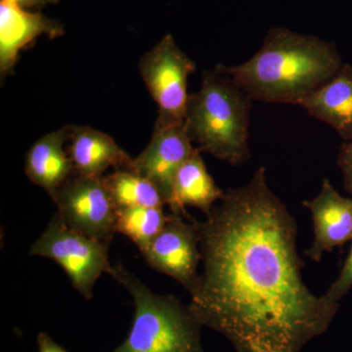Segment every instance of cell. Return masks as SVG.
Listing matches in <instances>:
<instances>
[{"mask_svg":"<svg viewBox=\"0 0 352 352\" xmlns=\"http://www.w3.org/2000/svg\"><path fill=\"white\" fill-rule=\"evenodd\" d=\"M194 222L204 268L189 307L203 327L237 352H300L328 330L339 305L303 281L295 217L271 191L264 166Z\"/></svg>","mask_w":352,"mask_h":352,"instance_id":"cell-1","label":"cell"},{"mask_svg":"<svg viewBox=\"0 0 352 352\" xmlns=\"http://www.w3.org/2000/svg\"><path fill=\"white\" fill-rule=\"evenodd\" d=\"M335 44L272 28L258 52L238 66L217 65L252 101L298 105L342 67Z\"/></svg>","mask_w":352,"mask_h":352,"instance_id":"cell-2","label":"cell"},{"mask_svg":"<svg viewBox=\"0 0 352 352\" xmlns=\"http://www.w3.org/2000/svg\"><path fill=\"white\" fill-rule=\"evenodd\" d=\"M252 99L230 76L204 72L201 89L190 94L185 126L200 151L233 166L251 157L249 148Z\"/></svg>","mask_w":352,"mask_h":352,"instance_id":"cell-3","label":"cell"},{"mask_svg":"<svg viewBox=\"0 0 352 352\" xmlns=\"http://www.w3.org/2000/svg\"><path fill=\"white\" fill-rule=\"evenodd\" d=\"M131 294L133 323L126 340L113 352H204L203 325L189 305L171 295H157L122 263L109 273Z\"/></svg>","mask_w":352,"mask_h":352,"instance_id":"cell-4","label":"cell"},{"mask_svg":"<svg viewBox=\"0 0 352 352\" xmlns=\"http://www.w3.org/2000/svg\"><path fill=\"white\" fill-rule=\"evenodd\" d=\"M109 247L106 243L76 232L54 214L41 237L32 244L29 256L56 261L68 275L74 288L83 298L91 300L97 280L112 270Z\"/></svg>","mask_w":352,"mask_h":352,"instance_id":"cell-5","label":"cell"},{"mask_svg":"<svg viewBox=\"0 0 352 352\" xmlns=\"http://www.w3.org/2000/svg\"><path fill=\"white\" fill-rule=\"evenodd\" d=\"M138 68L159 107L155 127L183 124L190 97L188 78L196 71V64L168 34L143 55Z\"/></svg>","mask_w":352,"mask_h":352,"instance_id":"cell-6","label":"cell"},{"mask_svg":"<svg viewBox=\"0 0 352 352\" xmlns=\"http://www.w3.org/2000/svg\"><path fill=\"white\" fill-rule=\"evenodd\" d=\"M56 214L69 228L111 245L116 234L117 207L102 177L74 175L50 197Z\"/></svg>","mask_w":352,"mask_h":352,"instance_id":"cell-7","label":"cell"},{"mask_svg":"<svg viewBox=\"0 0 352 352\" xmlns=\"http://www.w3.org/2000/svg\"><path fill=\"white\" fill-rule=\"evenodd\" d=\"M185 219L168 215L163 230L139 251L153 270L173 278L192 295L200 283V238L194 219Z\"/></svg>","mask_w":352,"mask_h":352,"instance_id":"cell-8","label":"cell"},{"mask_svg":"<svg viewBox=\"0 0 352 352\" xmlns=\"http://www.w3.org/2000/svg\"><path fill=\"white\" fill-rule=\"evenodd\" d=\"M185 122L173 126L155 127L151 141L139 156L133 159V173L151 182L170 206L173 186L178 168L193 155Z\"/></svg>","mask_w":352,"mask_h":352,"instance_id":"cell-9","label":"cell"},{"mask_svg":"<svg viewBox=\"0 0 352 352\" xmlns=\"http://www.w3.org/2000/svg\"><path fill=\"white\" fill-rule=\"evenodd\" d=\"M314 219V241L305 256L319 263L325 252L352 241V198L340 195L325 179L318 195L305 201Z\"/></svg>","mask_w":352,"mask_h":352,"instance_id":"cell-10","label":"cell"},{"mask_svg":"<svg viewBox=\"0 0 352 352\" xmlns=\"http://www.w3.org/2000/svg\"><path fill=\"white\" fill-rule=\"evenodd\" d=\"M64 34L63 25L41 13L1 0L0 2V76L2 80L12 73L19 53L46 36L53 39Z\"/></svg>","mask_w":352,"mask_h":352,"instance_id":"cell-11","label":"cell"},{"mask_svg":"<svg viewBox=\"0 0 352 352\" xmlns=\"http://www.w3.org/2000/svg\"><path fill=\"white\" fill-rule=\"evenodd\" d=\"M67 149L75 175L102 177L109 168L132 170L133 159L110 135L90 126H71Z\"/></svg>","mask_w":352,"mask_h":352,"instance_id":"cell-12","label":"cell"},{"mask_svg":"<svg viewBox=\"0 0 352 352\" xmlns=\"http://www.w3.org/2000/svg\"><path fill=\"white\" fill-rule=\"evenodd\" d=\"M71 126H65L38 139L25 157V173L30 182L50 197L75 175L67 144Z\"/></svg>","mask_w":352,"mask_h":352,"instance_id":"cell-13","label":"cell"},{"mask_svg":"<svg viewBox=\"0 0 352 352\" xmlns=\"http://www.w3.org/2000/svg\"><path fill=\"white\" fill-rule=\"evenodd\" d=\"M315 119L326 122L344 141L352 140V67L342 65L325 85L300 104Z\"/></svg>","mask_w":352,"mask_h":352,"instance_id":"cell-14","label":"cell"},{"mask_svg":"<svg viewBox=\"0 0 352 352\" xmlns=\"http://www.w3.org/2000/svg\"><path fill=\"white\" fill-rule=\"evenodd\" d=\"M226 192L215 184L208 173L205 162L197 148L188 160L178 168L173 186V198L170 204L173 214L189 219L185 207L199 208L206 215L210 214L215 204L221 200Z\"/></svg>","mask_w":352,"mask_h":352,"instance_id":"cell-15","label":"cell"},{"mask_svg":"<svg viewBox=\"0 0 352 352\" xmlns=\"http://www.w3.org/2000/svg\"><path fill=\"white\" fill-rule=\"evenodd\" d=\"M104 184L116 207L164 208L166 205L160 190L143 176L129 170H115L103 176Z\"/></svg>","mask_w":352,"mask_h":352,"instance_id":"cell-16","label":"cell"},{"mask_svg":"<svg viewBox=\"0 0 352 352\" xmlns=\"http://www.w3.org/2000/svg\"><path fill=\"white\" fill-rule=\"evenodd\" d=\"M168 217L164 208H119L116 217V232L126 236L141 250L163 230Z\"/></svg>","mask_w":352,"mask_h":352,"instance_id":"cell-17","label":"cell"},{"mask_svg":"<svg viewBox=\"0 0 352 352\" xmlns=\"http://www.w3.org/2000/svg\"><path fill=\"white\" fill-rule=\"evenodd\" d=\"M352 288V245L346 263L344 264L339 277L331 285L328 291L324 294L323 298L328 302L339 305L340 300L349 293Z\"/></svg>","mask_w":352,"mask_h":352,"instance_id":"cell-18","label":"cell"},{"mask_svg":"<svg viewBox=\"0 0 352 352\" xmlns=\"http://www.w3.org/2000/svg\"><path fill=\"white\" fill-rule=\"evenodd\" d=\"M338 164L344 176V188L352 195V140L340 146Z\"/></svg>","mask_w":352,"mask_h":352,"instance_id":"cell-19","label":"cell"},{"mask_svg":"<svg viewBox=\"0 0 352 352\" xmlns=\"http://www.w3.org/2000/svg\"><path fill=\"white\" fill-rule=\"evenodd\" d=\"M39 352H68L56 344L47 333H39L36 338Z\"/></svg>","mask_w":352,"mask_h":352,"instance_id":"cell-20","label":"cell"},{"mask_svg":"<svg viewBox=\"0 0 352 352\" xmlns=\"http://www.w3.org/2000/svg\"><path fill=\"white\" fill-rule=\"evenodd\" d=\"M11 3L22 7V8H34V7H41L47 4H56L59 0H6Z\"/></svg>","mask_w":352,"mask_h":352,"instance_id":"cell-21","label":"cell"}]
</instances>
